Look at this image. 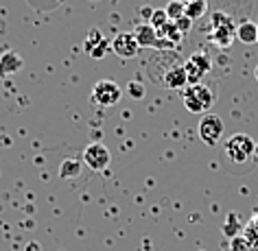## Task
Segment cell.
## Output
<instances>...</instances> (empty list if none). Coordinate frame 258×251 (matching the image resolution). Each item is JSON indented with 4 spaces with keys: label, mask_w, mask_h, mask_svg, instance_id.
Listing matches in <instances>:
<instances>
[{
    "label": "cell",
    "mask_w": 258,
    "mask_h": 251,
    "mask_svg": "<svg viewBox=\"0 0 258 251\" xmlns=\"http://www.w3.org/2000/svg\"><path fill=\"white\" fill-rule=\"evenodd\" d=\"M254 157H256V162H258V142H256V155Z\"/></svg>",
    "instance_id": "30"
},
{
    "label": "cell",
    "mask_w": 258,
    "mask_h": 251,
    "mask_svg": "<svg viewBox=\"0 0 258 251\" xmlns=\"http://www.w3.org/2000/svg\"><path fill=\"white\" fill-rule=\"evenodd\" d=\"M81 162L79 159H63L61 166H59V177L61 179H70V177H79L81 173Z\"/></svg>",
    "instance_id": "15"
},
{
    "label": "cell",
    "mask_w": 258,
    "mask_h": 251,
    "mask_svg": "<svg viewBox=\"0 0 258 251\" xmlns=\"http://www.w3.org/2000/svg\"><path fill=\"white\" fill-rule=\"evenodd\" d=\"M22 57L14 53V50H9V53L0 55V76H7V74H14L18 70L22 68Z\"/></svg>",
    "instance_id": "9"
},
{
    "label": "cell",
    "mask_w": 258,
    "mask_h": 251,
    "mask_svg": "<svg viewBox=\"0 0 258 251\" xmlns=\"http://www.w3.org/2000/svg\"><path fill=\"white\" fill-rule=\"evenodd\" d=\"M125 92H127V96L132 101H143L145 99V86L140 81H129L127 88H125Z\"/></svg>",
    "instance_id": "21"
},
{
    "label": "cell",
    "mask_w": 258,
    "mask_h": 251,
    "mask_svg": "<svg viewBox=\"0 0 258 251\" xmlns=\"http://www.w3.org/2000/svg\"><path fill=\"white\" fill-rule=\"evenodd\" d=\"M109 162H112V155H109V149L105 144L92 142L83 149V164H86L90 171H105Z\"/></svg>",
    "instance_id": "4"
},
{
    "label": "cell",
    "mask_w": 258,
    "mask_h": 251,
    "mask_svg": "<svg viewBox=\"0 0 258 251\" xmlns=\"http://www.w3.org/2000/svg\"><path fill=\"white\" fill-rule=\"evenodd\" d=\"M206 11H208V3H206V0H192V3H186V18H190L192 22L199 20V18H204Z\"/></svg>",
    "instance_id": "14"
},
{
    "label": "cell",
    "mask_w": 258,
    "mask_h": 251,
    "mask_svg": "<svg viewBox=\"0 0 258 251\" xmlns=\"http://www.w3.org/2000/svg\"><path fill=\"white\" fill-rule=\"evenodd\" d=\"M223 149H225V157L232 164H247L256 155V142L247 133H234L232 138H228Z\"/></svg>",
    "instance_id": "1"
},
{
    "label": "cell",
    "mask_w": 258,
    "mask_h": 251,
    "mask_svg": "<svg viewBox=\"0 0 258 251\" xmlns=\"http://www.w3.org/2000/svg\"><path fill=\"white\" fill-rule=\"evenodd\" d=\"M184 70H186V79H188V88L199 86V83H202V79H204V74H206L204 70H202V68H197L190 59L184 63Z\"/></svg>",
    "instance_id": "17"
},
{
    "label": "cell",
    "mask_w": 258,
    "mask_h": 251,
    "mask_svg": "<svg viewBox=\"0 0 258 251\" xmlns=\"http://www.w3.org/2000/svg\"><path fill=\"white\" fill-rule=\"evenodd\" d=\"M243 223H241V218H238L236 212H230L228 216H225V223H223V234L225 236H230V240L232 238H236V236H241L243 234Z\"/></svg>",
    "instance_id": "12"
},
{
    "label": "cell",
    "mask_w": 258,
    "mask_h": 251,
    "mask_svg": "<svg viewBox=\"0 0 258 251\" xmlns=\"http://www.w3.org/2000/svg\"><path fill=\"white\" fill-rule=\"evenodd\" d=\"M105 50H107V42L101 37L99 31L92 29L88 33V37H86V53L92 55L94 59H99V57L105 55Z\"/></svg>",
    "instance_id": "7"
},
{
    "label": "cell",
    "mask_w": 258,
    "mask_h": 251,
    "mask_svg": "<svg viewBox=\"0 0 258 251\" xmlns=\"http://www.w3.org/2000/svg\"><path fill=\"white\" fill-rule=\"evenodd\" d=\"M162 83L169 90H182L188 86V79H186V70L184 66H171L162 76Z\"/></svg>",
    "instance_id": "6"
},
{
    "label": "cell",
    "mask_w": 258,
    "mask_h": 251,
    "mask_svg": "<svg viewBox=\"0 0 258 251\" xmlns=\"http://www.w3.org/2000/svg\"><path fill=\"white\" fill-rule=\"evenodd\" d=\"M169 22H171V20L166 18V11H164V9H156V11L151 14V22H149V24H151V27L156 29V31H162Z\"/></svg>",
    "instance_id": "23"
},
{
    "label": "cell",
    "mask_w": 258,
    "mask_h": 251,
    "mask_svg": "<svg viewBox=\"0 0 258 251\" xmlns=\"http://www.w3.org/2000/svg\"><path fill=\"white\" fill-rule=\"evenodd\" d=\"M234 33H228V31H212L210 33V40L217 44V46H221V48H228L232 46V40H234Z\"/></svg>",
    "instance_id": "20"
},
{
    "label": "cell",
    "mask_w": 258,
    "mask_h": 251,
    "mask_svg": "<svg viewBox=\"0 0 258 251\" xmlns=\"http://www.w3.org/2000/svg\"><path fill=\"white\" fill-rule=\"evenodd\" d=\"M122 99V88L112 79H103L92 88V103L101 107H112Z\"/></svg>",
    "instance_id": "2"
},
{
    "label": "cell",
    "mask_w": 258,
    "mask_h": 251,
    "mask_svg": "<svg viewBox=\"0 0 258 251\" xmlns=\"http://www.w3.org/2000/svg\"><path fill=\"white\" fill-rule=\"evenodd\" d=\"M158 37H164V40H169V42L175 44V46H179V44H182V40H184V35L177 31L175 22H169L162 31H158Z\"/></svg>",
    "instance_id": "18"
},
{
    "label": "cell",
    "mask_w": 258,
    "mask_h": 251,
    "mask_svg": "<svg viewBox=\"0 0 258 251\" xmlns=\"http://www.w3.org/2000/svg\"><path fill=\"white\" fill-rule=\"evenodd\" d=\"M212 31H228V33L236 35V27H234V22H232V18L228 14H221V11L212 14Z\"/></svg>",
    "instance_id": "13"
},
{
    "label": "cell",
    "mask_w": 258,
    "mask_h": 251,
    "mask_svg": "<svg viewBox=\"0 0 258 251\" xmlns=\"http://www.w3.org/2000/svg\"><path fill=\"white\" fill-rule=\"evenodd\" d=\"M254 76H256V81H258V66H256V70H254Z\"/></svg>",
    "instance_id": "29"
},
{
    "label": "cell",
    "mask_w": 258,
    "mask_h": 251,
    "mask_svg": "<svg viewBox=\"0 0 258 251\" xmlns=\"http://www.w3.org/2000/svg\"><path fill=\"white\" fill-rule=\"evenodd\" d=\"M184 3H192V0H184Z\"/></svg>",
    "instance_id": "31"
},
{
    "label": "cell",
    "mask_w": 258,
    "mask_h": 251,
    "mask_svg": "<svg viewBox=\"0 0 258 251\" xmlns=\"http://www.w3.org/2000/svg\"><path fill=\"white\" fill-rule=\"evenodd\" d=\"M109 46H112L114 55L120 57V59H132V57H136L140 53V44L134 33H118Z\"/></svg>",
    "instance_id": "5"
},
{
    "label": "cell",
    "mask_w": 258,
    "mask_h": 251,
    "mask_svg": "<svg viewBox=\"0 0 258 251\" xmlns=\"http://www.w3.org/2000/svg\"><path fill=\"white\" fill-rule=\"evenodd\" d=\"M236 37L243 44H256L258 42V24L251 20H245L236 27Z\"/></svg>",
    "instance_id": "10"
},
{
    "label": "cell",
    "mask_w": 258,
    "mask_h": 251,
    "mask_svg": "<svg viewBox=\"0 0 258 251\" xmlns=\"http://www.w3.org/2000/svg\"><path fill=\"white\" fill-rule=\"evenodd\" d=\"M243 231H245V238H247V240L258 249V214L247 223V227H245Z\"/></svg>",
    "instance_id": "24"
},
{
    "label": "cell",
    "mask_w": 258,
    "mask_h": 251,
    "mask_svg": "<svg viewBox=\"0 0 258 251\" xmlns=\"http://www.w3.org/2000/svg\"><path fill=\"white\" fill-rule=\"evenodd\" d=\"M190 61L195 63L197 68H202L204 72H210V68H212V63H210V57L206 55V53H195L190 57Z\"/></svg>",
    "instance_id": "25"
},
{
    "label": "cell",
    "mask_w": 258,
    "mask_h": 251,
    "mask_svg": "<svg viewBox=\"0 0 258 251\" xmlns=\"http://www.w3.org/2000/svg\"><path fill=\"white\" fill-rule=\"evenodd\" d=\"M184 107L188 109L190 114H206L204 105L199 103L197 96H192V94H190V90H186V92H184Z\"/></svg>",
    "instance_id": "19"
},
{
    "label": "cell",
    "mask_w": 258,
    "mask_h": 251,
    "mask_svg": "<svg viewBox=\"0 0 258 251\" xmlns=\"http://www.w3.org/2000/svg\"><path fill=\"white\" fill-rule=\"evenodd\" d=\"M136 40L140 44V48H156L158 44V31L151 27V24H138L136 31H134Z\"/></svg>",
    "instance_id": "8"
},
{
    "label": "cell",
    "mask_w": 258,
    "mask_h": 251,
    "mask_svg": "<svg viewBox=\"0 0 258 251\" xmlns=\"http://www.w3.org/2000/svg\"><path fill=\"white\" fill-rule=\"evenodd\" d=\"M225 122L219 118L217 114H206L202 122H199V138L206 146H217L223 138Z\"/></svg>",
    "instance_id": "3"
},
{
    "label": "cell",
    "mask_w": 258,
    "mask_h": 251,
    "mask_svg": "<svg viewBox=\"0 0 258 251\" xmlns=\"http://www.w3.org/2000/svg\"><path fill=\"white\" fill-rule=\"evenodd\" d=\"M175 27H177V31H179V33H182V35H186V33H188V31H190V27H192V20H190V18H179V20L175 22Z\"/></svg>",
    "instance_id": "26"
},
{
    "label": "cell",
    "mask_w": 258,
    "mask_h": 251,
    "mask_svg": "<svg viewBox=\"0 0 258 251\" xmlns=\"http://www.w3.org/2000/svg\"><path fill=\"white\" fill-rule=\"evenodd\" d=\"M188 90H190L192 96H197V99H199V103L204 105L206 112H210V107L215 105V94L210 92V88L204 86V83H199V86H192V88H188Z\"/></svg>",
    "instance_id": "11"
},
{
    "label": "cell",
    "mask_w": 258,
    "mask_h": 251,
    "mask_svg": "<svg viewBox=\"0 0 258 251\" xmlns=\"http://www.w3.org/2000/svg\"><path fill=\"white\" fill-rule=\"evenodd\" d=\"M230 251H258V249L241 234V236H236V238L230 240Z\"/></svg>",
    "instance_id": "22"
},
{
    "label": "cell",
    "mask_w": 258,
    "mask_h": 251,
    "mask_svg": "<svg viewBox=\"0 0 258 251\" xmlns=\"http://www.w3.org/2000/svg\"><path fill=\"white\" fill-rule=\"evenodd\" d=\"M24 251H42V244L40 242H29L27 247H24Z\"/></svg>",
    "instance_id": "28"
},
{
    "label": "cell",
    "mask_w": 258,
    "mask_h": 251,
    "mask_svg": "<svg viewBox=\"0 0 258 251\" xmlns=\"http://www.w3.org/2000/svg\"><path fill=\"white\" fill-rule=\"evenodd\" d=\"M156 48H177L173 42L169 40H164V37H158V44H156Z\"/></svg>",
    "instance_id": "27"
},
{
    "label": "cell",
    "mask_w": 258,
    "mask_h": 251,
    "mask_svg": "<svg viewBox=\"0 0 258 251\" xmlns=\"http://www.w3.org/2000/svg\"><path fill=\"white\" fill-rule=\"evenodd\" d=\"M164 11H166V18H169L171 22H177L179 18L186 16V3L184 0H171V3L164 7Z\"/></svg>",
    "instance_id": "16"
}]
</instances>
